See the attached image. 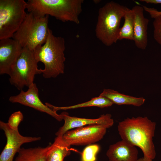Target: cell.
Segmentation results:
<instances>
[{"label":"cell","instance_id":"7a4b0ae2","mask_svg":"<svg viewBox=\"0 0 161 161\" xmlns=\"http://www.w3.org/2000/svg\"><path fill=\"white\" fill-rule=\"evenodd\" d=\"M65 49L64 38L55 36L49 29L46 42L33 51L37 62H41L44 65V69H42V73L44 78H55L64 73L66 59L64 54Z\"/></svg>","mask_w":161,"mask_h":161},{"label":"cell","instance_id":"5bb4252c","mask_svg":"<svg viewBox=\"0 0 161 161\" xmlns=\"http://www.w3.org/2000/svg\"><path fill=\"white\" fill-rule=\"evenodd\" d=\"M138 153L135 146L122 140L110 145L106 155L109 161H137Z\"/></svg>","mask_w":161,"mask_h":161},{"label":"cell","instance_id":"7c38bea8","mask_svg":"<svg viewBox=\"0 0 161 161\" xmlns=\"http://www.w3.org/2000/svg\"><path fill=\"white\" fill-rule=\"evenodd\" d=\"M61 114L64 120V123L55 133V135L58 137L63 136L66 131L72 129L93 124L101 125L108 129L112 127L114 123V120L112 118V115L109 113L103 114L96 119L72 117L69 116L67 112H65Z\"/></svg>","mask_w":161,"mask_h":161},{"label":"cell","instance_id":"ffe728a7","mask_svg":"<svg viewBox=\"0 0 161 161\" xmlns=\"http://www.w3.org/2000/svg\"><path fill=\"white\" fill-rule=\"evenodd\" d=\"M145 11L148 12L154 19L153 36L155 40L161 46V13L153 8L143 6Z\"/></svg>","mask_w":161,"mask_h":161},{"label":"cell","instance_id":"3957f363","mask_svg":"<svg viewBox=\"0 0 161 161\" xmlns=\"http://www.w3.org/2000/svg\"><path fill=\"white\" fill-rule=\"evenodd\" d=\"M83 0H28V12L39 16L50 15L62 22L80 23Z\"/></svg>","mask_w":161,"mask_h":161},{"label":"cell","instance_id":"d6986e66","mask_svg":"<svg viewBox=\"0 0 161 161\" xmlns=\"http://www.w3.org/2000/svg\"><path fill=\"white\" fill-rule=\"evenodd\" d=\"M123 18H124V24L120 28L118 39H126L133 41L134 15L132 9L127 8Z\"/></svg>","mask_w":161,"mask_h":161},{"label":"cell","instance_id":"8fae6325","mask_svg":"<svg viewBox=\"0 0 161 161\" xmlns=\"http://www.w3.org/2000/svg\"><path fill=\"white\" fill-rule=\"evenodd\" d=\"M23 47L17 40H0V74L9 75L22 51Z\"/></svg>","mask_w":161,"mask_h":161},{"label":"cell","instance_id":"277c9868","mask_svg":"<svg viewBox=\"0 0 161 161\" xmlns=\"http://www.w3.org/2000/svg\"><path fill=\"white\" fill-rule=\"evenodd\" d=\"M127 7L111 1L98 10L95 32L96 37L109 47L118 40L120 23Z\"/></svg>","mask_w":161,"mask_h":161},{"label":"cell","instance_id":"4fadbf2b","mask_svg":"<svg viewBox=\"0 0 161 161\" xmlns=\"http://www.w3.org/2000/svg\"><path fill=\"white\" fill-rule=\"evenodd\" d=\"M132 9L134 15L133 41L137 47L144 50L148 44L147 29L149 21L144 17L143 6L135 5Z\"/></svg>","mask_w":161,"mask_h":161},{"label":"cell","instance_id":"9c48e42d","mask_svg":"<svg viewBox=\"0 0 161 161\" xmlns=\"http://www.w3.org/2000/svg\"><path fill=\"white\" fill-rule=\"evenodd\" d=\"M0 128L4 132L7 139L6 144L0 155V161H13L15 155L18 153L23 144L40 140V137L24 136L18 130L10 127L7 123L0 121Z\"/></svg>","mask_w":161,"mask_h":161},{"label":"cell","instance_id":"d4e9b609","mask_svg":"<svg viewBox=\"0 0 161 161\" xmlns=\"http://www.w3.org/2000/svg\"><path fill=\"white\" fill-rule=\"evenodd\" d=\"M161 13V11H159Z\"/></svg>","mask_w":161,"mask_h":161},{"label":"cell","instance_id":"603a6c76","mask_svg":"<svg viewBox=\"0 0 161 161\" xmlns=\"http://www.w3.org/2000/svg\"><path fill=\"white\" fill-rule=\"evenodd\" d=\"M140 1L148 4H161V0H140Z\"/></svg>","mask_w":161,"mask_h":161},{"label":"cell","instance_id":"8992f818","mask_svg":"<svg viewBox=\"0 0 161 161\" xmlns=\"http://www.w3.org/2000/svg\"><path fill=\"white\" fill-rule=\"evenodd\" d=\"M38 63L33 51L23 48L9 75L10 84L20 90L25 86L28 88L30 86L34 83L35 75L42 73V69L38 68Z\"/></svg>","mask_w":161,"mask_h":161},{"label":"cell","instance_id":"7402d4cb","mask_svg":"<svg viewBox=\"0 0 161 161\" xmlns=\"http://www.w3.org/2000/svg\"><path fill=\"white\" fill-rule=\"evenodd\" d=\"M23 115L19 111L12 114L9 117L7 123L9 126L13 129L18 130V126L23 120Z\"/></svg>","mask_w":161,"mask_h":161},{"label":"cell","instance_id":"30bf717a","mask_svg":"<svg viewBox=\"0 0 161 161\" xmlns=\"http://www.w3.org/2000/svg\"><path fill=\"white\" fill-rule=\"evenodd\" d=\"M9 100L11 103H19L45 112L59 121L63 120L61 114H58L56 112L42 103L39 98L38 89L35 83L29 87L27 91L24 92L22 90L18 94L11 96Z\"/></svg>","mask_w":161,"mask_h":161},{"label":"cell","instance_id":"2e32d148","mask_svg":"<svg viewBox=\"0 0 161 161\" xmlns=\"http://www.w3.org/2000/svg\"><path fill=\"white\" fill-rule=\"evenodd\" d=\"M99 96L104 97L114 104L118 105H132L140 106L144 103L143 97H137L120 93L113 89H104Z\"/></svg>","mask_w":161,"mask_h":161},{"label":"cell","instance_id":"52a82bcc","mask_svg":"<svg viewBox=\"0 0 161 161\" xmlns=\"http://www.w3.org/2000/svg\"><path fill=\"white\" fill-rule=\"evenodd\" d=\"M27 5L24 0H0V40L12 38L26 16Z\"/></svg>","mask_w":161,"mask_h":161},{"label":"cell","instance_id":"9a60e30c","mask_svg":"<svg viewBox=\"0 0 161 161\" xmlns=\"http://www.w3.org/2000/svg\"><path fill=\"white\" fill-rule=\"evenodd\" d=\"M70 146L62 136H57L50 145L45 161H64L71 154Z\"/></svg>","mask_w":161,"mask_h":161},{"label":"cell","instance_id":"ac0fdd59","mask_svg":"<svg viewBox=\"0 0 161 161\" xmlns=\"http://www.w3.org/2000/svg\"><path fill=\"white\" fill-rule=\"evenodd\" d=\"M45 104L53 110L56 112L60 110H66L91 106H97L100 108H104L111 106L113 103L107 98L99 96L98 97L92 98L91 100L87 102L70 106L58 107L48 103H46Z\"/></svg>","mask_w":161,"mask_h":161},{"label":"cell","instance_id":"44dd1931","mask_svg":"<svg viewBox=\"0 0 161 161\" xmlns=\"http://www.w3.org/2000/svg\"><path fill=\"white\" fill-rule=\"evenodd\" d=\"M100 146L97 144L87 145L83 150L81 155V161H95L96 156L100 150Z\"/></svg>","mask_w":161,"mask_h":161},{"label":"cell","instance_id":"e0dca14e","mask_svg":"<svg viewBox=\"0 0 161 161\" xmlns=\"http://www.w3.org/2000/svg\"><path fill=\"white\" fill-rule=\"evenodd\" d=\"M50 145L44 147L21 148L15 161H45Z\"/></svg>","mask_w":161,"mask_h":161},{"label":"cell","instance_id":"ba28073f","mask_svg":"<svg viewBox=\"0 0 161 161\" xmlns=\"http://www.w3.org/2000/svg\"><path fill=\"white\" fill-rule=\"evenodd\" d=\"M66 131L62 137L70 145H86L101 140L107 129L98 124H93L75 128Z\"/></svg>","mask_w":161,"mask_h":161},{"label":"cell","instance_id":"5b68a950","mask_svg":"<svg viewBox=\"0 0 161 161\" xmlns=\"http://www.w3.org/2000/svg\"><path fill=\"white\" fill-rule=\"evenodd\" d=\"M48 19L49 15L39 16L28 12L12 38L18 41L23 48L34 51L46 41L49 29Z\"/></svg>","mask_w":161,"mask_h":161},{"label":"cell","instance_id":"cb8c5ba5","mask_svg":"<svg viewBox=\"0 0 161 161\" xmlns=\"http://www.w3.org/2000/svg\"><path fill=\"white\" fill-rule=\"evenodd\" d=\"M137 161H152V160L147 159L143 157L138 159Z\"/></svg>","mask_w":161,"mask_h":161},{"label":"cell","instance_id":"6da1fadb","mask_svg":"<svg viewBox=\"0 0 161 161\" xmlns=\"http://www.w3.org/2000/svg\"><path fill=\"white\" fill-rule=\"evenodd\" d=\"M156 123L146 117H129L119 123L118 131L122 140L140 148L144 157L151 160L156 153L153 138Z\"/></svg>","mask_w":161,"mask_h":161}]
</instances>
